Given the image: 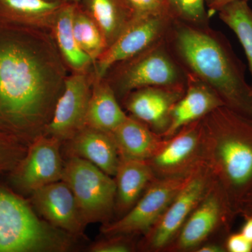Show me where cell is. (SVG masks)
Listing matches in <instances>:
<instances>
[{"mask_svg": "<svg viewBox=\"0 0 252 252\" xmlns=\"http://www.w3.org/2000/svg\"><path fill=\"white\" fill-rule=\"evenodd\" d=\"M68 71L50 32L0 23V132L44 135Z\"/></svg>", "mask_w": 252, "mask_h": 252, "instance_id": "1", "label": "cell"}, {"mask_svg": "<svg viewBox=\"0 0 252 252\" xmlns=\"http://www.w3.org/2000/svg\"><path fill=\"white\" fill-rule=\"evenodd\" d=\"M165 39L187 74L211 87L227 107L252 117V87L247 82L246 68L221 32L209 25L175 20Z\"/></svg>", "mask_w": 252, "mask_h": 252, "instance_id": "2", "label": "cell"}, {"mask_svg": "<svg viewBox=\"0 0 252 252\" xmlns=\"http://www.w3.org/2000/svg\"><path fill=\"white\" fill-rule=\"evenodd\" d=\"M203 164L235 218L252 191V117L220 106L201 119Z\"/></svg>", "mask_w": 252, "mask_h": 252, "instance_id": "3", "label": "cell"}, {"mask_svg": "<svg viewBox=\"0 0 252 252\" xmlns=\"http://www.w3.org/2000/svg\"><path fill=\"white\" fill-rule=\"evenodd\" d=\"M77 241L38 216L31 203L0 187V252H70Z\"/></svg>", "mask_w": 252, "mask_h": 252, "instance_id": "4", "label": "cell"}, {"mask_svg": "<svg viewBox=\"0 0 252 252\" xmlns=\"http://www.w3.org/2000/svg\"><path fill=\"white\" fill-rule=\"evenodd\" d=\"M104 78L122 100L142 88L186 85L187 74L164 38L140 54L113 65Z\"/></svg>", "mask_w": 252, "mask_h": 252, "instance_id": "5", "label": "cell"}, {"mask_svg": "<svg viewBox=\"0 0 252 252\" xmlns=\"http://www.w3.org/2000/svg\"><path fill=\"white\" fill-rule=\"evenodd\" d=\"M62 181L72 190L86 225L112 221L116 197L114 177L88 160L69 157L64 162Z\"/></svg>", "mask_w": 252, "mask_h": 252, "instance_id": "6", "label": "cell"}, {"mask_svg": "<svg viewBox=\"0 0 252 252\" xmlns=\"http://www.w3.org/2000/svg\"><path fill=\"white\" fill-rule=\"evenodd\" d=\"M220 186L210 189L164 252H194L217 236L226 238L235 220Z\"/></svg>", "mask_w": 252, "mask_h": 252, "instance_id": "7", "label": "cell"}, {"mask_svg": "<svg viewBox=\"0 0 252 252\" xmlns=\"http://www.w3.org/2000/svg\"><path fill=\"white\" fill-rule=\"evenodd\" d=\"M213 181L208 169L202 164L193 172L157 223L141 237L138 251L165 252Z\"/></svg>", "mask_w": 252, "mask_h": 252, "instance_id": "8", "label": "cell"}, {"mask_svg": "<svg viewBox=\"0 0 252 252\" xmlns=\"http://www.w3.org/2000/svg\"><path fill=\"white\" fill-rule=\"evenodd\" d=\"M192 174L156 179L130 211L118 220L102 225L101 233L104 236L130 234L142 237L159 220Z\"/></svg>", "mask_w": 252, "mask_h": 252, "instance_id": "9", "label": "cell"}, {"mask_svg": "<svg viewBox=\"0 0 252 252\" xmlns=\"http://www.w3.org/2000/svg\"><path fill=\"white\" fill-rule=\"evenodd\" d=\"M175 20L170 12L132 20L94 62V76L104 78L114 64L133 57L163 39Z\"/></svg>", "mask_w": 252, "mask_h": 252, "instance_id": "10", "label": "cell"}, {"mask_svg": "<svg viewBox=\"0 0 252 252\" xmlns=\"http://www.w3.org/2000/svg\"><path fill=\"white\" fill-rule=\"evenodd\" d=\"M94 79V67L68 74L44 135L57 138L63 144L85 127Z\"/></svg>", "mask_w": 252, "mask_h": 252, "instance_id": "11", "label": "cell"}, {"mask_svg": "<svg viewBox=\"0 0 252 252\" xmlns=\"http://www.w3.org/2000/svg\"><path fill=\"white\" fill-rule=\"evenodd\" d=\"M63 143L42 135L28 145L27 152L12 170V182L21 191L32 193L50 184L62 180L64 162Z\"/></svg>", "mask_w": 252, "mask_h": 252, "instance_id": "12", "label": "cell"}, {"mask_svg": "<svg viewBox=\"0 0 252 252\" xmlns=\"http://www.w3.org/2000/svg\"><path fill=\"white\" fill-rule=\"evenodd\" d=\"M201 119L185 126L170 138L147 162L157 178L193 173L203 164Z\"/></svg>", "mask_w": 252, "mask_h": 252, "instance_id": "13", "label": "cell"}, {"mask_svg": "<svg viewBox=\"0 0 252 252\" xmlns=\"http://www.w3.org/2000/svg\"><path fill=\"white\" fill-rule=\"evenodd\" d=\"M31 205L38 215L58 229L77 239L84 238L86 225L72 190L61 180L31 193Z\"/></svg>", "mask_w": 252, "mask_h": 252, "instance_id": "14", "label": "cell"}, {"mask_svg": "<svg viewBox=\"0 0 252 252\" xmlns=\"http://www.w3.org/2000/svg\"><path fill=\"white\" fill-rule=\"evenodd\" d=\"M186 87L187 84L142 88L127 94L122 102L129 115L162 137L170 126L172 109L185 94Z\"/></svg>", "mask_w": 252, "mask_h": 252, "instance_id": "15", "label": "cell"}, {"mask_svg": "<svg viewBox=\"0 0 252 252\" xmlns=\"http://www.w3.org/2000/svg\"><path fill=\"white\" fill-rule=\"evenodd\" d=\"M63 145L68 158H80L107 175H115L120 155L112 132L85 126Z\"/></svg>", "mask_w": 252, "mask_h": 252, "instance_id": "16", "label": "cell"}, {"mask_svg": "<svg viewBox=\"0 0 252 252\" xmlns=\"http://www.w3.org/2000/svg\"><path fill=\"white\" fill-rule=\"evenodd\" d=\"M225 105L211 87L187 74L185 94L172 109L170 124L162 137L170 138L185 126L203 119L217 107Z\"/></svg>", "mask_w": 252, "mask_h": 252, "instance_id": "17", "label": "cell"}, {"mask_svg": "<svg viewBox=\"0 0 252 252\" xmlns=\"http://www.w3.org/2000/svg\"><path fill=\"white\" fill-rule=\"evenodd\" d=\"M116 184L114 220L126 215L157 179L147 160L120 157L114 176Z\"/></svg>", "mask_w": 252, "mask_h": 252, "instance_id": "18", "label": "cell"}, {"mask_svg": "<svg viewBox=\"0 0 252 252\" xmlns=\"http://www.w3.org/2000/svg\"><path fill=\"white\" fill-rule=\"evenodd\" d=\"M120 157L148 160L162 147L165 139L130 115L112 132Z\"/></svg>", "mask_w": 252, "mask_h": 252, "instance_id": "19", "label": "cell"}, {"mask_svg": "<svg viewBox=\"0 0 252 252\" xmlns=\"http://www.w3.org/2000/svg\"><path fill=\"white\" fill-rule=\"evenodd\" d=\"M77 3L64 2L55 16L51 32L61 57L71 72H84L94 67L92 59L81 50L73 30Z\"/></svg>", "mask_w": 252, "mask_h": 252, "instance_id": "20", "label": "cell"}, {"mask_svg": "<svg viewBox=\"0 0 252 252\" xmlns=\"http://www.w3.org/2000/svg\"><path fill=\"white\" fill-rule=\"evenodd\" d=\"M63 1L0 0V23L51 31Z\"/></svg>", "mask_w": 252, "mask_h": 252, "instance_id": "21", "label": "cell"}, {"mask_svg": "<svg viewBox=\"0 0 252 252\" xmlns=\"http://www.w3.org/2000/svg\"><path fill=\"white\" fill-rule=\"evenodd\" d=\"M127 115L107 79L94 76L86 126L112 132L126 120Z\"/></svg>", "mask_w": 252, "mask_h": 252, "instance_id": "22", "label": "cell"}, {"mask_svg": "<svg viewBox=\"0 0 252 252\" xmlns=\"http://www.w3.org/2000/svg\"><path fill=\"white\" fill-rule=\"evenodd\" d=\"M77 4L98 25L105 37L107 48L132 20L126 0H80Z\"/></svg>", "mask_w": 252, "mask_h": 252, "instance_id": "23", "label": "cell"}, {"mask_svg": "<svg viewBox=\"0 0 252 252\" xmlns=\"http://www.w3.org/2000/svg\"><path fill=\"white\" fill-rule=\"evenodd\" d=\"M217 13L220 21L235 33L243 46L252 78V9L248 1H232Z\"/></svg>", "mask_w": 252, "mask_h": 252, "instance_id": "24", "label": "cell"}, {"mask_svg": "<svg viewBox=\"0 0 252 252\" xmlns=\"http://www.w3.org/2000/svg\"><path fill=\"white\" fill-rule=\"evenodd\" d=\"M73 30L81 50L94 63L107 49V41L97 23L78 4L73 18Z\"/></svg>", "mask_w": 252, "mask_h": 252, "instance_id": "25", "label": "cell"}, {"mask_svg": "<svg viewBox=\"0 0 252 252\" xmlns=\"http://www.w3.org/2000/svg\"><path fill=\"white\" fill-rule=\"evenodd\" d=\"M167 8L177 21L189 24L209 25L210 17L206 0H165Z\"/></svg>", "mask_w": 252, "mask_h": 252, "instance_id": "26", "label": "cell"}, {"mask_svg": "<svg viewBox=\"0 0 252 252\" xmlns=\"http://www.w3.org/2000/svg\"><path fill=\"white\" fill-rule=\"evenodd\" d=\"M28 144L0 132V171H12L26 155Z\"/></svg>", "mask_w": 252, "mask_h": 252, "instance_id": "27", "label": "cell"}, {"mask_svg": "<svg viewBox=\"0 0 252 252\" xmlns=\"http://www.w3.org/2000/svg\"><path fill=\"white\" fill-rule=\"evenodd\" d=\"M141 237L130 234H118L105 236V238L93 243L91 252H134L138 251Z\"/></svg>", "mask_w": 252, "mask_h": 252, "instance_id": "28", "label": "cell"}, {"mask_svg": "<svg viewBox=\"0 0 252 252\" xmlns=\"http://www.w3.org/2000/svg\"><path fill=\"white\" fill-rule=\"evenodd\" d=\"M126 1L130 8L132 20L160 14V13L170 12L165 0H126Z\"/></svg>", "mask_w": 252, "mask_h": 252, "instance_id": "29", "label": "cell"}, {"mask_svg": "<svg viewBox=\"0 0 252 252\" xmlns=\"http://www.w3.org/2000/svg\"><path fill=\"white\" fill-rule=\"evenodd\" d=\"M225 248L226 252H252V243L240 233H230L225 238Z\"/></svg>", "mask_w": 252, "mask_h": 252, "instance_id": "30", "label": "cell"}, {"mask_svg": "<svg viewBox=\"0 0 252 252\" xmlns=\"http://www.w3.org/2000/svg\"><path fill=\"white\" fill-rule=\"evenodd\" d=\"M194 252H226L224 241L210 240L198 247Z\"/></svg>", "mask_w": 252, "mask_h": 252, "instance_id": "31", "label": "cell"}, {"mask_svg": "<svg viewBox=\"0 0 252 252\" xmlns=\"http://www.w3.org/2000/svg\"><path fill=\"white\" fill-rule=\"evenodd\" d=\"M238 216L244 218L252 217V191L243 200L239 210Z\"/></svg>", "mask_w": 252, "mask_h": 252, "instance_id": "32", "label": "cell"}, {"mask_svg": "<svg viewBox=\"0 0 252 252\" xmlns=\"http://www.w3.org/2000/svg\"><path fill=\"white\" fill-rule=\"evenodd\" d=\"M234 1H236V0H215L210 6H207L210 17H212L215 13H217L220 8L223 7L225 4Z\"/></svg>", "mask_w": 252, "mask_h": 252, "instance_id": "33", "label": "cell"}, {"mask_svg": "<svg viewBox=\"0 0 252 252\" xmlns=\"http://www.w3.org/2000/svg\"><path fill=\"white\" fill-rule=\"evenodd\" d=\"M245 222L241 229L244 236L252 243V217L245 218Z\"/></svg>", "mask_w": 252, "mask_h": 252, "instance_id": "34", "label": "cell"}, {"mask_svg": "<svg viewBox=\"0 0 252 252\" xmlns=\"http://www.w3.org/2000/svg\"><path fill=\"white\" fill-rule=\"evenodd\" d=\"M64 2L79 3L80 0H62Z\"/></svg>", "mask_w": 252, "mask_h": 252, "instance_id": "35", "label": "cell"}, {"mask_svg": "<svg viewBox=\"0 0 252 252\" xmlns=\"http://www.w3.org/2000/svg\"><path fill=\"white\" fill-rule=\"evenodd\" d=\"M215 0H206L207 6H210Z\"/></svg>", "mask_w": 252, "mask_h": 252, "instance_id": "36", "label": "cell"}, {"mask_svg": "<svg viewBox=\"0 0 252 252\" xmlns=\"http://www.w3.org/2000/svg\"><path fill=\"white\" fill-rule=\"evenodd\" d=\"M48 1H63L62 0H48Z\"/></svg>", "mask_w": 252, "mask_h": 252, "instance_id": "37", "label": "cell"}, {"mask_svg": "<svg viewBox=\"0 0 252 252\" xmlns=\"http://www.w3.org/2000/svg\"><path fill=\"white\" fill-rule=\"evenodd\" d=\"M251 95H252V93H251Z\"/></svg>", "mask_w": 252, "mask_h": 252, "instance_id": "38", "label": "cell"}]
</instances>
